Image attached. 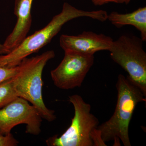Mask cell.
Returning <instances> with one entry per match:
<instances>
[{
	"label": "cell",
	"mask_w": 146,
	"mask_h": 146,
	"mask_svg": "<svg viewBox=\"0 0 146 146\" xmlns=\"http://www.w3.org/2000/svg\"><path fill=\"white\" fill-rule=\"evenodd\" d=\"M114 3H116L123 4H128L129 3L131 0H113Z\"/></svg>",
	"instance_id": "cell-16"
},
{
	"label": "cell",
	"mask_w": 146,
	"mask_h": 146,
	"mask_svg": "<svg viewBox=\"0 0 146 146\" xmlns=\"http://www.w3.org/2000/svg\"><path fill=\"white\" fill-rule=\"evenodd\" d=\"M117 99L115 111L109 120L98 127L104 143L114 141V146H131L129 129L137 104L146 101L145 96L138 87L122 74L116 85Z\"/></svg>",
	"instance_id": "cell-2"
},
{
	"label": "cell",
	"mask_w": 146,
	"mask_h": 146,
	"mask_svg": "<svg viewBox=\"0 0 146 146\" xmlns=\"http://www.w3.org/2000/svg\"><path fill=\"white\" fill-rule=\"evenodd\" d=\"M95 5L101 6L110 3H114L113 0H91Z\"/></svg>",
	"instance_id": "cell-14"
},
{
	"label": "cell",
	"mask_w": 146,
	"mask_h": 146,
	"mask_svg": "<svg viewBox=\"0 0 146 146\" xmlns=\"http://www.w3.org/2000/svg\"><path fill=\"white\" fill-rule=\"evenodd\" d=\"M69 101L74 110L70 125L60 136L48 138L46 143L49 146H94L92 134L99 121L91 113V105L77 94L70 96Z\"/></svg>",
	"instance_id": "cell-4"
},
{
	"label": "cell",
	"mask_w": 146,
	"mask_h": 146,
	"mask_svg": "<svg viewBox=\"0 0 146 146\" xmlns=\"http://www.w3.org/2000/svg\"><path fill=\"white\" fill-rule=\"evenodd\" d=\"M55 56L52 50L39 55L26 58L18 65V69L12 78L18 97L26 100L37 110L42 119L48 122L56 119L55 112L45 104L42 96V73L47 63Z\"/></svg>",
	"instance_id": "cell-3"
},
{
	"label": "cell",
	"mask_w": 146,
	"mask_h": 146,
	"mask_svg": "<svg viewBox=\"0 0 146 146\" xmlns=\"http://www.w3.org/2000/svg\"><path fill=\"white\" fill-rule=\"evenodd\" d=\"M64 1H65V0H64Z\"/></svg>",
	"instance_id": "cell-17"
},
{
	"label": "cell",
	"mask_w": 146,
	"mask_h": 146,
	"mask_svg": "<svg viewBox=\"0 0 146 146\" xmlns=\"http://www.w3.org/2000/svg\"><path fill=\"white\" fill-rule=\"evenodd\" d=\"M18 97L12 78L0 84V109Z\"/></svg>",
	"instance_id": "cell-11"
},
{
	"label": "cell",
	"mask_w": 146,
	"mask_h": 146,
	"mask_svg": "<svg viewBox=\"0 0 146 146\" xmlns=\"http://www.w3.org/2000/svg\"><path fill=\"white\" fill-rule=\"evenodd\" d=\"M7 52L3 44L0 43V56L7 54Z\"/></svg>",
	"instance_id": "cell-15"
},
{
	"label": "cell",
	"mask_w": 146,
	"mask_h": 146,
	"mask_svg": "<svg viewBox=\"0 0 146 146\" xmlns=\"http://www.w3.org/2000/svg\"><path fill=\"white\" fill-rule=\"evenodd\" d=\"M18 65L13 67L0 66V84L13 78L17 72Z\"/></svg>",
	"instance_id": "cell-12"
},
{
	"label": "cell",
	"mask_w": 146,
	"mask_h": 146,
	"mask_svg": "<svg viewBox=\"0 0 146 146\" xmlns=\"http://www.w3.org/2000/svg\"><path fill=\"white\" fill-rule=\"evenodd\" d=\"M42 119L35 106L26 100L18 97L0 109V134L6 135L16 126L25 124L26 133L39 135Z\"/></svg>",
	"instance_id": "cell-7"
},
{
	"label": "cell",
	"mask_w": 146,
	"mask_h": 146,
	"mask_svg": "<svg viewBox=\"0 0 146 146\" xmlns=\"http://www.w3.org/2000/svg\"><path fill=\"white\" fill-rule=\"evenodd\" d=\"M33 0H15L14 13L17 22L14 29L4 42L7 54L23 42L31 27L32 5Z\"/></svg>",
	"instance_id": "cell-9"
},
{
	"label": "cell",
	"mask_w": 146,
	"mask_h": 146,
	"mask_svg": "<svg viewBox=\"0 0 146 146\" xmlns=\"http://www.w3.org/2000/svg\"><path fill=\"white\" fill-rule=\"evenodd\" d=\"M19 142L11 133L6 135L0 134V146H18Z\"/></svg>",
	"instance_id": "cell-13"
},
{
	"label": "cell",
	"mask_w": 146,
	"mask_h": 146,
	"mask_svg": "<svg viewBox=\"0 0 146 146\" xmlns=\"http://www.w3.org/2000/svg\"><path fill=\"white\" fill-rule=\"evenodd\" d=\"M141 38L122 35L109 49L112 60L127 72L128 79L146 96V53Z\"/></svg>",
	"instance_id": "cell-5"
},
{
	"label": "cell",
	"mask_w": 146,
	"mask_h": 146,
	"mask_svg": "<svg viewBox=\"0 0 146 146\" xmlns=\"http://www.w3.org/2000/svg\"><path fill=\"white\" fill-rule=\"evenodd\" d=\"M63 60L50 72L55 86L63 90H71L82 85L94 65V55L65 51Z\"/></svg>",
	"instance_id": "cell-6"
},
{
	"label": "cell",
	"mask_w": 146,
	"mask_h": 146,
	"mask_svg": "<svg viewBox=\"0 0 146 146\" xmlns=\"http://www.w3.org/2000/svg\"><path fill=\"white\" fill-rule=\"evenodd\" d=\"M107 20L117 28L131 25L139 31L143 42L146 41V7H140L131 13L113 11L108 15Z\"/></svg>",
	"instance_id": "cell-10"
},
{
	"label": "cell",
	"mask_w": 146,
	"mask_h": 146,
	"mask_svg": "<svg viewBox=\"0 0 146 146\" xmlns=\"http://www.w3.org/2000/svg\"><path fill=\"white\" fill-rule=\"evenodd\" d=\"M106 11H85L78 9L68 3L63 4L61 12L53 17L44 28L27 36L23 42L7 54L0 56V66H17L25 58L37 52L50 42L66 23L76 18L87 17L103 22L107 21Z\"/></svg>",
	"instance_id": "cell-1"
},
{
	"label": "cell",
	"mask_w": 146,
	"mask_h": 146,
	"mask_svg": "<svg viewBox=\"0 0 146 146\" xmlns=\"http://www.w3.org/2000/svg\"><path fill=\"white\" fill-rule=\"evenodd\" d=\"M110 36L92 31H84L78 35H62L60 46L65 51H72L83 54L94 55L97 52L109 50L113 42Z\"/></svg>",
	"instance_id": "cell-8"
}]
</instances>
